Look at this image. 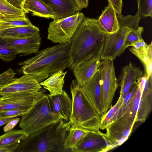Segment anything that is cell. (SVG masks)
<instances>
[{
	"label": "cell",
	"mask_w": 152,
	"mask_h": 152,
	"mask_svg": "<svg viewBox=\"0 0 152 152\" xmlns=\"http://www.w3.org/2000/svg\"><path fill=\"white\" fill-rule=\"evenodd\" d=\"M138 11L140 16L144 18L152 17V0H137Z\"/></svg>",
	"instance_id": "d6a6232c"
},
{
	"label": "cell",
	"mask_w": 152,
	"mask_h": 152,
	"mask_svg": "<svg viewBox=\"0 0 152 152\" xmlns=\"http://www.w3.org/2000/svg\"><path fill=\"white\" fill-rule=\"evenodd\" d=\"M137 87V82L131 87L126 94L122 103L118 110L116 119L120 116L125 111L132 100Z\"/></svg>",
	"instance_id": "4dcf8cb0"
},
{
	"label": "cell",
	"mask_w": 152,
	"mask_h": 152,
	"mask_svg": "<svg viewBox=\"0 0 152 152\" xmlns=\"http://www.w3.org/2000/svg\"><path fill=\"white\" fill-rule=\"evenodd\" d=\"M14 118V117H7L0 119V126L7 123L11 119Z\"/></svg>",
	"instance_id": "ab89813d"
},
{
	"label": "cell",
	"mask_w": 152,
	"mask_h": 152,
	"mask_svg": "<svg viewBox=\"0 0 152 152\" xmlns=\"http://www.w3.org/2000/svg\"><path fill=\"white\" fill-rule=\"evenodd\" d=\"M143 31V28L139 26L132 30L125 39L124 45L125 48L132 46L134 44L142 40L143 39L142 34Z\"/></svg>",
	"instance_id": "f546056e"
},
{
	"label": "cell",
	"mask_w": 152,
	"mask_h": 152,
	"mask_svg": "<svg viewBox=\"0 0 152 152\" xmlns=\"http://www.w3.org/2000/svg\"><path fill=\"white\" fill-rule=\"evenodd\" d=\"M80 87L95 110L102 118L103 115L101 100L100 74L99 70L90 80Z\"/></svg>",
	"instance_id": "e0dca14e"
},
{
	"label": "cell",
	"mask_w": 152,
	"mask_h": 152,
	"mask_svg": "<svg viewBox=\"0 0 152 152\" xmlns=\"http://www.w3.org/2000/svg\"><path fill=\"white\" fill-rule=\"evenodd\" d=\"M118 15L121 14L123 5L122 0H107Z\"/></svg>",
	"instance_id": "e575fe53"
},
{
	"label": "cell",
	"mask_w": 152,
	"mask_h": 152,
	"mask_svg": "<svg viewBox=\"0 0 152 152\" xmlns=\"http://www.w3.org/2000/svg\"><path fill=\"white\" fill-rule=\"evenodd\" d=\"M6 0L13 7L20 10L24 12L23 10V6L26 0Z\"/></svg>",
	"instance_id": "8d00e7d4"
},
{
	"label": "cell",
	"mask_w": 152,
	"mask_h": 152,
	"mask_svg": "<svg viewBox=\"0 0 152 152\" xmlns=\"http://www.w3.org/2000/svg\"><path fill=\"white\" fill-rule=\"evenodd\" d=\"M3 19V17L2 15L0 13V20L2 21Z\"/></svg>",
	"instance_id": "60d3db41"
},
{
	"label": "cell",
	"mask_w": 152,
	"mask_h": 152,
	"mask_svg": "<svg viewBox=\"0 0 152 152\" xmlns=\"http://www.w3.org/2000/svg\"><path fill=\"white\" fill-rule=\"evenodd\" d=\"M70 90L72 106L68 122L71 127L88 132L103 134L99 129L102 117L95 110L76 79L72 80Z\"/></svg>",
	"instance_id": "277c9868"
},
{
	"label": "cell",
	"mask_w": 152,
	"mask_h": 152,
	"mask_svg": "<svg viewBox=\"0 0 152 152\" xmlns=\"http://www.w3.org/2000/svg\"><path fill=\"white\" fill-rule=\"evenodd\" d=\"M84 17L78 12L66 17L53 19L49 25L48 39L58 44L69 42Z\"/></svg>",
	"instance_id": "ba28073f"
},
{
	"label": "cell",
	"mask_w": 152,
	"mask_h": 152,
	"mask_svg": "<svg viewBox=\"0 0 152 152\" xmlns=\"http://www.w3.org/2000/svg\"><path fill=\"white\" fill-rule=\"evenodd\" d=\"M106 34L97 19L84 17L69 41V69L72 70L91 57H100Z\"/></svg>",
	"instance_id": "6da1fadb"
},
{
	"label": "cell",
	"mask_w": 152,
	"mask_h": 152,
	"mask_svg": "<svg viewBox=\"0 0 152 152\" xmlns=\"http://www.w3.org/2000/svg\"><path fill=\"white\" fill-rule=\"evenodd\" d=\"M145 75L139 67L131 62L122 68L120 77L121 81L118 85L121 87L120 96L118 99L121 104L131 87Z\"/></svg>",
	"instance_id": "5bb4252c"
},
{
	"label": "cell",
	"mask_w": 152,
	"mask_h": 152,
	"mask_svg": "<svg viewBox=\"0 0 152 152\" xmlns=\"http://www.w3.org/2000/svg\"><path fill=\"white\" fill-rule=\"evenodd\" d=\"M62 119L51 110L48 94L45 93L21 116L19 125L28 135Z\"/></svg>",
	"instance_id": "5b68a950"
},
{
	"label": "cell",
	"mask_w": 152,
	"mask_h": 152,
	"mask_svg": "<svg viewBox=\"0 0 152 152\" xmlns=\"http://www.w3.org/2000/svg\"><path fill=\"white\" fill-rule=\"evenodd\" d=\"M7 45L18 55L27 56L37 53L40 48L41 38L39 32L22 38H4Z\"/></svg>",
	"instance_id": "4fadbf2b"
},
{
	"label": "cell",
	"mask_w": 152,
	"mask_h": 152,
	"mask_svg": "<svg viewBox=\"0 0 152 152\" xmlns=\"http://www.w3.org/2000/svg\"><path fill=\"white\" fill-rule=\"evenodd\" d=\"M137 115L136 111L127 108L106 128L105 134L111 150L121 145L128 139L136 122Z\"/></svg>",
	"instance_id": "52a82bcc"
},
{
	"label": "cell",
	"mask_w": 152,
	"mask_h": 152,
	"mask_svg": "<svg viewBox=\"0 0 152 152\" xmlns=\"http://www.w3.org/2000/svg\"><path fill=\"white\" fill-rule=\"evenodd\" d=\"M119 28L116 32L106 34L100 56L101 59H110L114 60L124 52V43L126 37L133 29L137 28L142 17L138 11L134 15L123 16L117 14Z\"/></svg>",
	"instance_id": "8992f818"
},
{
	"label": "cell",
	"mask_w": 152,
	"mask_h": 152,
	"mask_svg": "<svg viewBox=\"0 0 152 152\" xmlns=\"http://www.w3.org/2000/svg\"><path fill=\"white\" fill-rule=\"evenodd\" d=\"M50 107L63 120L68 121L72 111V102L66 91L59 95L50 96L48 94Z\"/></svg>",
	"instance_id": "ac0fdd59"
},
{
	"label": "cell",
	"mask_w": 152,
	"mask_h": 152,
	"mask_svg": "<svg viewBox=\"0 0 152 152\" xmlns=\"http://www.w3.org/2000/svg\"><path fill=\"white\" fill-rule=\"evenodd\" d=\"M130 51L142 62L144 66L145 75L148 78L152 75V42L147 44L142 39L134 44Z\"/></svg>",
	"instance_id": "d6986e66"
},
{
	"label": "cell",
	"mask_w": 152,
	"mask_h": 152,
	"mask_svg": "<svg viewBox=\"0 0 152 152\" xmlns=\"http://www.w3.org/2000/svg\"><path fill=\"white\" fill-rule=\"evenodd\" d=\"M0 13L3 17L2 21L26 18L23 11L13 7L6 0H0Z\"/></svg>",
	"instance_id": "484cf974"
},
{
	"label": "cell",
	"mask_w": 152,
	"mask_h": 152,
	"mask_svg": "<svg viewBox=\"0 0 152 152\" xmlns=\"http://www.w3.org/2000/svg\"><path fill=\"white\" fill-rule=\"evenodd\" d=\"M79 11L86 8L88 5V0H74Z\"/></svg>",
	"instance_id": "f35d334b"
},
{
	"label": "cell",
	"mask_w": 152,
	"mask_h": 152,
	"mask_svg": "<svg viewBox=\"0 0 152 152\" xmlns=\"http://www.w3.org/2000/svg\"><path fill=\"white\" fill-rule=\"evenodd\" d=\"M41 88L39 83L33 76L24 75L0 87V96L16 94H34L37 92Z\"/></svg>",
	"instance_id": "8fae6325"
},
{
	"label": "cell",
	"mask_w": 152,
	"mask_h": 152,
	"mask_svg": "<svg viewBox=\"0 0 152 152\" xmlns=\"http://www.w3.org/2000/svg\"><path fill=\"white\" fill-rule=\"evenodd\" d=\"M25 14L30 12L33 15L48 19L55 18L53 10L43 0H26L23 6Z\"/></svg>",
	"instance_id": "44dd1931"
},
{
	"label": "cell",
	"mask_w": 152,
	"mask_h": 152,
	"mask_svg": "<svg viewBox=\"0 0 152 152\" xmlns=\"http://www.w3.org/2000/svg\"><path fill=\"white\" fill-rule=\"evenodd\" d=\"M28 134L22 129L13 130L0 136V147L15 143H20Z\"/></svg>",
	"instance_id": "4316f807"
},
{
	"label": "cell",
	"mask_w": 152,
	"mask_h": 152,
	"mask_svg": "<svg viewBox=\"0 0 152 152\" xmlns=\"http://www.w3.org/2000/svg\"><path fill=\"white\" fill-rule=\"evenodd\" d=\"M118 100L113 106L102 117L99 127L100 129L104 130L116 118L118 110L121 105Z\"/></svg>",
	"instance_id": "83f0119b"
},
{
	"label": "cell",
	"mask_w": 152,
	"mask_h": 152,
	"mask_svg": "<svg viewBox=\"0 0 152 152\" xmlns=\"http://www.w3.org/2000/svg\"><path fill=\"white\" fill-rule=\"evenodd\" d=\"M88 132L82 129L69 126L64 142V148L72 152L79 145Z\"/></svg>",
	"instance_id": "d4e9b609"
},
{
	"label": "cell",
	"mask_w": 152,
	"mask_h": 152,
	"mask_svg": "<svg viewBox=\"0 0 152 152\" xmlns=\"http://www.w3.org/2000/svg\"><path fill=\"white\" fill-rule=\"evenodd\" d=\"M97 20L100 26L107 34L114 33L119 28L117 14L109 3Z\"/></svg>",
	"instance_id": "7402d4cb"
},
{
	"label": "cell",
	"mask_w": 152,
	"mask_h": 152,
	"mask_svg": "<svg viewBox=\"0 0 152 152\" xmlns=\"http://www.w3.org/2000/svg\"><path fill=\"white\" fill-rule=\"evenodd\" d=\"M100 56L91 57L77 66L73 70L75 79L80 86L91 79L99 70Z\"/></svg>",
	"instance_id": "2e32d148"
},
{
	"label": "cell",
	"mask_w": 152,
	"mask_h": 152,
	"mask_svg": "<svg viewBox=\"0 0 152 152\" xmlns=\"http://www.w3.org/2000/svg\"><path fill=\"white\" fill-rule=\"evenodd\" d=\"M71 126L63 119L29 134L19 143L15 152L69 151L64 147Z\"/></svg>",
	"instance_id": "3957f363"
},
{
	"label": "cell",
	"mask_w": 152,
	"mask_h": 152,
	"mask_svg": "<svg viewBox=\"0 0 152 152\" xmlns=\"http://www.w3.org/2000/svg\"><path fill=\"white\" fill-rule=\"evenodd\" d=\"M32 25V24L27 18L6 21L0 20V30L12 27Z\"/></svg>",
	"instance_id": "1f68e13d"
},
{
	"label": "cell",
	"mask_w": 152,
	"mask_h": 152,
	"mask_svg": "<svg viewBox=\"0 0 152 152\" xmlns=\"http://www.w3.org/2000/svg\"><path fill=\"white\" fill-rule=\"evenodd\" d=\"M67 71L61 70L51 75L44 81L39 83L44 88L48 90L50 96L61 94L63 91L64 78Z\"/></svg>",
	"instance_id": "603a6c76"
},
{
	"label": "cell",
	"mask_w": 152,
	"mask_h": 152,
	"mask_svg": "<svg viewBox=\"0 0 152 152\" xmlns=\"http://www.w3.org/2000/svg\"><path fill=\"white\" fill-rule=\"evenodd\" d=\"M19 143H15L0 147V152H15Z\"/></svg>",
	"instance_id": "74e56055"
},
{
	"label": "cell",
	"mask_w": 152,
	"mask_h": 152,
	"mask_svg": "<svg viewBox=\"0 0 152 152\" xmlns=\"http://www.w3.org/2000/svg\"><path fill=\"white\" fill-rule=\"evenodd\" d=\"M111 150L105 134L88 132L79 145L72 152H107Z\"/></svg>",
	"instance_id": "9a60e30c"
},
{
	"label": "cell",
	"mask_w": 152,
	"mask_h": 152,
	"mask_svg": "<svg viewBox=\"0 0 152 152\" xmlns=\"http://www.w3.org/2000/svg\"><path fill=\"white\" fill-rule=\"evenodd\" d=\"M70 42L58 44L38 51L33 57L18 63L24 75H31L39 83L57 72L68 67Z\"/></svg>",
	"instance_id": "7a4b0ae2"
},
{
	"label": "cell",
	"mask_w": 152,
	"mask_h": 152,
	"mask_svg": "<svg viewBox=\"0 0 152 152\" xmlns=\"http://www.w3.org/2000/svg\"><path fill=\"white\" fill-rule=\"evenodd\" d=\"M39 32V28L33 25L0 29V37L22 38L30 36Z\"/></svg>",
	"instance_id": "cb8c5ba5"
},
{
	"label": "cell",
	"mask_w": 152,
	"mask_h": 152,
	"mask_svg": "<svg viewBox=\"0 0 152 152\" xmlns=\"http://www.w3.org/2000/svg\"><path fill=\"white\" fill-rule=\"evenodd\" d=\"M20 121V118H13L8 122L4 127V132H7L10 131L16 126Z\"/></svg>",
	"instance_id": "d590c367"
},
{
	"label": "cell",
	"mask_w": 152,
	"mask_h": 152,
	"mask_svg": "<svg viewBox=\"0 0 152 152\" xmlns=\"http://www.w3.org/2000/svg\"><path fill=\"white\" fill-rule=\"evenodd\" d=\"M27 111L20 109H13L0 111V119L7 117H14L21 116Z\"/></svg>",
	"instance_id": "836d02e7"
},
{
	"label": "cell",
	"mask_w": 152,
	"mask_h": 152,
	"mask_svg": "<svg viewBox=\"0 0 152 152\" xmlns=\"http://www.w3.org/2000/svg\"><path fill=\"white\" fill-rule=\"evenodd\" d=\"M46 91L40 89L34 94H21L0 96V111L13 109L29 110Z\"/></svg>",
	"instance_id": "30bf717a"
},
{
	"label": "cell",
	"mask_w": 152,
	"mask_h": 152,
	"mask_svg": "<svg viewBox=\"0 0 152 152\" xmlns=\"http://www.w3.org/2000/svg\"><path fill=\"white\" fill-rule=\"evenodd\" d=\"M141 89V96L136 122L145 121L152 108V75H145L137 81Z\"/></svg>",
	"instance_id": "7c38bea8"
},
{
	"label": "cell",
	"mask_w": 152,
	"mask_h": 152,
	"mask_svg": "<svg viewBox=\"0 0 152 152\" xmlns=\"http://www.w3.org/2000/svg\"><path fill=\"white\" fill-rule=\"evenodd\" d=\"M17 54L7 44L4 38L0 37V59L8 62L13 60Z\"/></svg>",
	"instance_id": "f1b7e54d"
},
{
	"label": "cell",
	"mask_w": 152,
	"mask_h": 152,
	"mask_svg": "<svg viewBox=\"0 0 152 152\" xmlns=\"http://www.w3.org/2000/svg\"><path fill=\"white\" fill-rule=\"evenodd\" d=\"M100 74L101 100L103 115L110 107L118 86L113 60L101 61L99 68Z\"/></svg>",
	"instance_id": "9c48e42d"
},
{
	"label": "cell",
	"mask_w": 152,
	"mask_h": 152,
	"mask_svg": "<svg viewBox=\"0 0 152 152\" xmlns=\"http://www.w3.org/2000/svg\"><path fill=\"white\" fill-rule=\"evenodd\" d=\"M43 0L53 11L55 19L66 17L80 11L74 0Z\"/></svg>",
	"instance_id": "ffe728a7"
}]
</instances>
